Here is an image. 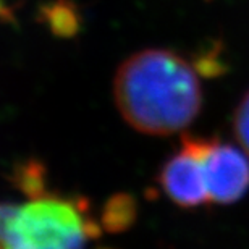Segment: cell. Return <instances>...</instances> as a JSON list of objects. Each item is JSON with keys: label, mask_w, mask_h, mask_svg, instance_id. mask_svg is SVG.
<instances>
[{"label": "cell", "mask_w": 249, "mask_h": 249, "mask_svg": "<svg viewBox=\"0 0 249 249\" xmlns=\"http://www.w3.org/2000/svg\"><path fill=\"white\" fill-rule=\"evenodd\" d=\"M113 99L129 126L149 136L186 129L202 108L197 71L165 49H147L128 57L113 78Z\"/></svg>", "instance_id": "cell-1"}, {"label": "cell", "mask_w": 249, "mask_h": 249, "mask_svg": "<svg viewBox=\"0 0 249 249\" xmlns=\"http://www.w3.org/2000/svg\"><path fill=\"white\" fill-rule=\"evenodd\" d=\"M99 227L83 206L52 193L33 194L10 223L8 249H84Z\"/></svg>", "instance_id": "cell-2"}, {"label": "cell", "mask_w": 249, "mask_h": 249, "mask_svg": "<svg viewBox=\"0 0 249 249\" xmlns=\"http://www.w3.org/2000/svg\"><path fill=\"white\" fill-rule=\"evenodd\" d=\"M202 167L209 204L230 206L249 191V156L240 146L217 138H202Z\"/></svg>", "instance_id": "cell-3"}, {"label": "cell", "mask_w": 249, "mask_h": 249, "mask_svg": "<svg viewBox=\"0 0 249 249\" xmlns=\"http://www.w3.org/2000/svg\"><path fill=\"white\" fill-rule=\"evenodd\" d=\"M201 142V136L185 134L180 151L168 157L160 168L159 183L163 194L181 209H196L209 204Z\"/></svg>", "instance_id": "cell-4"}, {"label": "cell", "mask_w": 249, "mask_h": 249, "mask_svg": "<svg viewBox=\"0 0 249 249\" xmlns=\"http://www.w3.org/2000/svg\"><path fill=\"white\" fill-rule=\"evenodd\" d=\"M138 206L133 196L129 194H115L108 199L107 206L102 212V223L106 230L112 233H120L128 230L136 220Z\"/></svg>", "instance_id": "cell-5"}, {"label": "cell", "mask_w": 249, "mask_h": 249, "mask_svg": "<svg viewBox=\"0 0 249 249\" xmlns=\"http://www.w3.org/2000/svg\"><path fill=\"white\" fill-rule=\"evenodd\" d=\"M231 126L238 146L249 156V91L238 102L233 113Z\"/></svg>", "instance_id": "cell-6"}, {"label": "cell", "mask_w": 249, "mask_h": 249, "mask_svg": "<svg viewBox=\"0 0 249 249\" xmlns=\"http://www.w3.org/2000/svg\"><path fill=\"white\" fill-rule=\"evenodd\" d=\"M18 209V204L2 202L0 201V249H5L8 245V231L10 223Z\"/></svg>", "instance_id": "cell-7"}]
</instances>
